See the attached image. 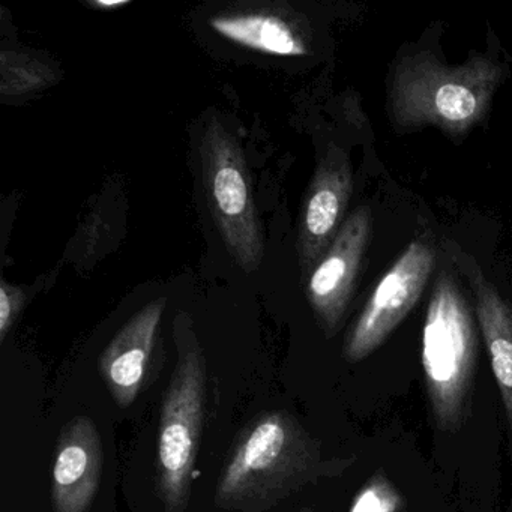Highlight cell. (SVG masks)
<instances>
[{
  "mask_svg": "<svg viewBox=\"0 0 512 512\" xmlns=\"http://www.w3.org/2000/svg\"><path fill=\"white\" fill-rule=\"evenodd\" d=\"M352 187L349 161L332 149L314 173L299 220L298 256L304 277H310L340 232Z\"/></svg>",
  "mask_w": 512,
  "mask_h": 512,
  "instance_id": "obj_8",
  "label": "cell"
},
{
  "mask_svg": "<svg viewBox=\"0 0 512 512\" xmlns=\"http://www.w3.org/2000/svg\"><path fill=\"white\" fill-rule=\"evenodd\" d=\"M479 325L448 272H442L422 329V370L434 424L454 433L466 424L478 367Z\"/></svg>",
  "mask_w": 512,
  "mask_h": 512,
  "instance_id": "obj_2",
  "label": "cell"
},
{
  "mask_svg": "<svg viewBox=\"0 0 512 512\" xmlns=\"http://www.w3.org/2000/svg\"><path fill=\"white\" fill-rule=\"evenodd\" d=\"M127 2H95V5H98V7L103 8H115V7H121V5H125Z\"/></svg>",
  "mask_w": 512,
  "mask_h": 512,
  "instance_id": "obj_16",
  "label": "cell"
},
{
  "mask_svg": "<svg viewBox=\"0 0 512 512\" xmlns=\"http://www.w3.org/2000/svg\"><path fill=\"white\" fill-rule=\"evenodd\" d=\"M370 236L371 211L362 206L344 221L331 247L308 277V301L328 334L340 328L355 292Z\"/></svg>",
  "mask_w": 512,
  "mask_h": 512,
  "instance_id": "obj_7",
  "label": "cell"
},
{
  "mask_svg": "<svg viewBox=\"0 0 512 512\" xmlns=\"http://www.w3.org/2000/svg\"><path fill=\"white\" fill-rule=\"evenodd\" d=\"M206 364L197 341L179 349L164 395L158 436L157 490L166 512H185L205 419Z\"/></svg>",
  "mask_w": 512,
  "mask_h": 512,
  "instance_id": "obj_4",
  "label": "cell"
},
{
  "mask_svg": "<svg viewBox=\"0 0 512 512\" xmlns=\"http://www.w3.org/2000/svg\"><path fill=\"white\" fill-rule=\"evenodd\" d=\"M502 79L503 68L485 56L449 67L431 53H416L394 68L389 113L401 128L428 125L461 136L485 118Z\"/></svg>",
  "mask_w": 512,
  "mask_h": 512,
  "instance_id": "obj_1",
  "label": "cell"
},
{
  "mask_svg": "<svg viewBox=\"0 0 512 512\" xmlns=\"http://www.w3.org/2000/svg\"><path fill=\"white\" fill-rule=\"evenodd\" d=\"M53 467L55 512H88L100 490L103 446L97 425L77 416L62 430Z\"/></svg>",
  "mask_w": 512,
  "mask_h": 512,
  "instance_id": "obj_9",
  "label": "cell"
},
{
  "mask_svg": "<svg viewBox=\"0 0 512 512\" xmlns=\"http://www.w3.org/2000/svg\"><path fill=\"white\" fill-rule=\"evenodd\" d=\"M166 298L155 299L134 314L103 352L100 370L118 406L134 403L146 376Z\"/></svg>",
  "mask_w": 512,
  "mask_h": 512,
  "instance_id": "obj_10",
  "label": "cell"
},
{
  "mask_svg": "<svg viewBox=\"0 0 512 512\" xmlns=\"http://www.w3.org/2000/svg\"><path fill=\"white\" fill-rule=\"evenodd\" d=\"M319 451L286 415L263 416L247 431L224 467L218 499L226 503L259 494L278 476H307L319 466Z\"/></svg>",
  "mask_w": 512,
  "mask_h": 512,
  "instance_id": "obj_5",
  "label": "cell"
},
{
  "mask_svg": "<svg viewBox=\"0 0 512 512\" xmlns=\"http://www.w3.org/2000/svg\"><path fill=\"white\" fill-rule=\"evenodd\" d=\"M23 304V295L16 287L0 284V340L4 341Z\"/></svg>",
  "mask_w": 512,
  "mask_h": 512,
  "instance_id": "obj_14",
  "label": "cell"
},
{
  "mask_svg": "<svg viewBox=\"0 0 512 512\" xmlns=\"http://www.w3.org/2000/svg\"><path fill=\"white\" fill-rule=\"evenodd\" d=\"M389 494V488L383 487L382 484L368 485L356 499L352 512H391Z\"/></svg>",
  "mask_w": 512,
  "mask_h": 512,
  "instance_id": "obj_15",
  "label": "cell"
},
{
  "mask_svg": "<svg viewBox=\"0 0 512 512\" xmlns=\"http://www.w3.org/2000/svg\"><path fill=\"white\" fill-rule=\"evenodd\" d=\"M52 71L46 65L17 55L4 52L2 55V94L19 95L47 86Z\"/></svg>",
  "mask_w": 512,
  "mask_h": 512,
  "instance_id": "obj_13",
  "label": "cell"
},
{
  "mask_svg": "<svg viewBox=\"0 0 512 512\" xmlns=\"http://www.w3.org/2000/svg\"><path fill=\"white\" fill-rule=\"evenodd\" d=\"M209 26L217 34L238 46L266 55L299 58L308 55L307 41L286 17L253 11L215 16Z\"/></svg>",
  "mask_w": 512,
  "mask_h": 512,
  "instance_id": "obj_12",
  "label": "cell"
},
{
  "mask_svg": "<svg viewBox=\"0 0 512 512\" xmlns=\"http://www.w3.org/2000/svg\"><path fill=\"white\" fill-rule=\"evenodd\" d=\"M433 268L434 251L425 242L413 241L404 248L347 334V361H362L385 343L421 298Z\"/></svg>",
  "mask_w": 512,
  "mask_h": 512,
  "instance_id": "obj_6",
  "label": "cell"
},
{
  "mask_svg": "<svg viewBox=\"0 0 512 512\" xmlns=\"http://www.w3.org/2000/svg\"><path fill=\"white\" fill-rule=\"evenodd\" d=\"M203 188L226 250L239 268L254 272L265 238L244 151L218 118H209L200 143Z\"/></svg>",
  "mask_w": 512,
  "mask_h": 512,
  "instance_id": "obj_3",
  "label": "cell"
},
{
  "mask_svg": "<svg viewBox=\"0 0 512 512\" xmlns=\"http://www.w3.org/2000/svg\"><path fill=\"white\" fill-rule=\"evenodd\" d=\"M475 316L487 344L491 370L502 397L512 452V307L484 275L470 266Z\"/></svg>",
  "mask_w": 512,
  "mask_h": 512,
  "instance_id": "obj_11",
  "label": "cell"
}]
</instances>
